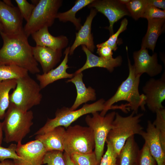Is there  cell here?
Here are the masks:
<instances>
[{"instance_id": "29", "label": "cell", "mask_w": 165, "mask_h": 165, "mask_svg": "<svg viewBox=\"0 0 165 165\" xmlns=\"http://www.w3.org/2000/svg\"><path fill=\"white\" fill-rule=\"evenodd\" d=\"M70 155L75 165H99L94 151L83 154L75 153Z\"/></svg>"}, {"instance_id": "42", "label": "cell", "mask_w": 165, "mask_h": 165, "mask_svg": "<svg viewBox=\"0 0 165 165\" xmlns=\"http://www.w3.org/2000/svg\"><path fill=\"white\" fill-rule=\"evenodd\" d=\"M2 130V123H1L0 121V146H1L3 140Z\"/></svg>"}, {"instance_id": "10", "label": "cell", "mask_w": 165, "mask_h": 165, "mask_svg": "<svg viewBox=\"0 0 165 165\" xmlns=\"http://www.w3.org/2000/svg\"><path fill=\"white\" fill-rule=\"evenodd\" d=\"M47 152L42 143L38 140L24 144L18 143L16 153L21 159L13 160V161L15 165H42Z\"/></svg>"}, {"instance_id": "1", "label": "cell", "mask_w": 165, "mask_h": 165, "mask_svg": "<svg viewBox=\"0 0 165 165\" xmlns=\"http://www.w3.org/2000/svg\"><path fill=\"white\" fill-rule=\"evenodd\" d=\"M0 34L3 45L0 49V65L13 64L24 68L32 74L40 72L32 53V47L24 31L15 35Z\"/></svg>"}, {"instance_id": "5", "label": "cell", "mask_w": 165, "mask_h": 165, "mask_svg": "<svg viewBox=\"0 0 165 165\" xmlns=\"http://www.w3.org/2000/svg\"><path fill=\"white\" fill-rule=\"evenodd\" d=\"M105 102L103 99H101L92 104H86L81 108L74 110L65 107L58 109L55 112V118L48 119L45 124L34 135L43 134L58 126L67 128L72 123L83 115L102 111Z\"/></svg>"}, {"instance_id": "26", "label": "cell", "mask_w": 165, "mask_h": 165, "mask_svg": "<svg viewBox=\"0 0 165 165\" xmlns=\"http://www.w3.org/2000/svg\"><path fill=\"white\" fill-rule=\"evenodd\" d=\"M16 85V80H7L0 81V119H4L6 111L9 106V93L14 90Z\"/></svg>"}, {"instance_id": "38", "label": "cell", "mask_w": 165, "mask_h": 165, "mask_svg": "<svg viewBox=\"0 0 165 165\" xmlns=\"http://www.w3.org/2000/svg\"><path fill=\"white\" fill-rule=\"evenodd\" d=\"M113 50L110 46H103L97 47V53L100 57L107 59L113 57Z\"/></svg>"}, {"instance_id": "7", "label": "cell", "mask_w": 165, "mask_h": 165, "mask_svg": "<svg viewBox=\"0 0 165 165\" xmlns=\"http://www.w3.org/2000/svg\"><path fill=\"white\" fill-rule=\"evenodd\" d=\"M39 86L29 75L16 80V85L9 95L10 103L24 111L39 105L42 95Z\"/></svg>"}, {"instance_id": "37", "label": "cell", "mask_w": 165, "mask_h": 165, "mask_svg": "<svg viewBox=\"0 0 165 165\" xmlns=\"http://www.w3.org/2000/svg\"><path fill=\"white\" fill-rule=\"evenodd\" d=\"M148 19L165 18V11L148 5L142 17Z\"/></svg>"}, {"instance_id": "32", "label": "cell", "mask_w": 165, "mask_h": 165, "mask_svg": "<svg viewBox=\"0 0 165 165\" xmlns=\"http://www.w3.org/2000/svg\"><path fill=\"white\" fill-rule=\"evenodd\" d=\"M63 152L58 150L47 152L44 156L42 164H46V165H65Z\"/></svg>"}, {"instance_id": "11", "label": "cell", "mask_w": 165, "mask_h": 165, "mask_svg": "<svg viewBox=\"0 0 165 165\" xmlns=\"http://www.w3.org/2000/svg\"><path fill=\"white\" fill-rule=\"evenodd\" d=\"M88 7L95 9L107 17L109 23L107 29L110 36L114 34V23L124 16H130L126 6L121 4L117 0H94Z\"/></svg>"}, {"instance_id": "41", "label": "cell", "mask_w": 165, "mask_h": 165, "mask_svg": "<svg viewBox=\"0 0 165 165\" xmlns=\"http://www.w3.org/2000/svg\"><path fill=\"white\" fill-rule=\"evenodd\" d=\"M0 165H15L14 161L8 159L5 160L0 163Z\"/></svg>"}, {"instance_id": "21", "label": "cell", "mask_w": 165, "mask_h": 165, "mask_svg": "<svg viewBox=\"0 0 165 165\" xmlns=\"http://www.w3.org/2000/svg\"><path fill=\"white\" fill-rule=\"evenodd\" d=\"M65 131L63 127L58 126L43 134L36 135L35 139L42 143L47 152L58 150L64 152Z\"/></svg>"}, {"instance_id": "28", "label": "cell", "mask_w": 165, "mask_h": 165, "mask_svg": "<svg viewBox=\"0 0 165 165\" xmlns=\"http://www.w3.org/2000/svg\"><path fill=\"white\" fill-rule=\"evenodd\" d=\"M148 5L147 0H132L125 6L130 16L137 20L142 17Z\"/></svg>"}, {"instance_id": "16", "label": "cell", "mask_w": 165, "mask_h": 165, "mask_svg": "<svg viewBox=\"0 0 165 165\" xmlns=\"http://www.w3.org/2000/svg\"><path fill=\"white\" fill-rule=\"evenodd\" d=\"M97 12L95 9L91 8L84 24L76 33L75 40L70 48L69 54L70 55H72L75 50L80 45H84L90 52H94L95 47L93 34L91 32V24Z\"/></svg>"}, {"instance_id": "22", "label": "cell", "mask_w": 165, "mask_h": 165, "mask_svg": "<svg viewBox=\"0 0 165 165\" xmlns=\"http://www.w3.org/2000/svg\"><path fill=\"white\" fill-rule=\"evenodd\" d=\"M83 76L82 72L74 74L72 78L66 81L67 82L73 83L75 86L77 91L75 100L70 108L71 110H75L82 104L89 101H95L96 99L95 90L91 87H86L83 81Z\"/></svg>"}, {"instance_id": "15", "label": "cell", "mask_w": 165, "mask_h": 165, "mask_svg": "<svg viewBox=\"0 0 165 165\" xmlns=\"http://www.w3.org/2000/svg\"><path fill=\"white\" fill-rule=\"evenodd\" d=\"M140 135L148 145L157 165H165V151L162 147L159 133L150 121H148L146 131L143 130Z\"/></svg>"}, {"instance_id": "34", "label": "cell", "mask_w": 165, "mask_h": 165, "mask_svg": "<svg viewBox=\"0 0 165 165\" xmlns=\"http://www.w3.org/2000/svg\"><path fill=\"white\" fill-rule=\"evenodd\" d=\"M107 143V149L103 156L99 165H118L117 163L118 155L115 152L112 145Z\"/></svg>"}, {"instance_id": "23", "label": "cell", "mask_w": 165, "mask_h": 165, "mask_svg": "<svg viewBox=\"0 0 165 165\" xmlns=\"http://www.w3.org/2000/svg\"><path fill=\"white\" fill-rule=\"evenodd\" d=\"M147 20V30L142 39L141 49H149L153 52L157 39L164 31L165 18H155Z\"/></svg>"}, {"instance_id": "36", "label": "cell", "mask_w": 165, "mask_h": 165, "mask_svg": "<svg viewBox=\"0 0 165 165\" xmlns=\"http://www.w3.org/2000/svg\"><path fill=\"white\" fill-rule=\"evenodd\" d=\"M16 148L17 145L13 144H11L7 148L0 146V161L2 162L8 159H21V157L16 153Z\"/></svg>"}, {"instance_id": "25", "label": "cell", "mask_w": 165, "mask_h": 165, "mask_svg": "<svg viewBox=\"0 0 165 165\" xmlns=\"http://www.w3.org/2000/svg\"><path fill=\"white\" fill-rule=\"evenodd\" d=\"M94 0H77L75 2L74 6L69 10L62 13H58L56 18L60 21L65 22L70 21L72 22L78 31L82 26L80 18L75 17L76 13L84 7L88 6Z\"/></svg>"}, {"instance_id": "2", "label": "cell", "mask_w": 165, "mask_h": 165, "mask_svg": "<svg viewBox=\"0 0 165 165\" xmlns=\"http://www.w3.org/2000/svg\"><path fill=\"white\" fill-rule=\"evenodd\" d=\"M129 69V75L127 79L123 81L118 88L113 96L105 101L103 110L100 114L104 116L107 111L113 109V104L122 101L128 102L126 104L128 110L131 109L135 114L138 108L145 110L146 97L144 94H140L138 87L141 76L136 75L133 65H132L128 57Z\"/></svg>"}, {"instance_id": "45", "label": "cell", "mask_w": 165, "mask_h": 165, "mask_svg": "<svg viewBox=\"0 0 165 165\" xmlns=\"http://www.w3.org/2000/svg\"><path fill=\"white\" fill-rule=\"evenodd\" d=\"M0 31L3 32V28L2 25L0 23Z\"/></svg>"}, {"instance_id": "9", "label": "cell", "mask_w": 165, "mask_h": 165, "mask_svg": "<svg viewBox=\"0 0 165 165\" xmlns=\"http://www.w3.org/2000/svg\"><path fill=\"white\" fill-rule=\"evenodd\" d=\"M116 114V112L113 111L102 116L96 112L92 113V116L87 115L85 118L86 124L93 132L95 144L94 152L99 164L103 156L107 137L112 128Z\"/></svg>"}, {"instance_id": "39", "label": "cell", "mask_w": 165, "mask_h": 165, "mask_svg": "<svg viewBox=\"0 0 165 165\" xmlns=\"http://www.w3.org/2000/svg\"><path fill=\"white\" fill-rule=\"evenodd\" d=\"M148 4L163 10H165V1L164 0H147Z\"/></svg>"}, {"instance_id": "20", "label": "cell", "mask_w": 165, "mask_h": 165, "mask_svg": "<svg viewBox=\"0 0 165 165\" xmlns=\"http://www.w3.org/2000/svg\"><path fill=\"white\" fill-rule=\"evenodd\" d=\"M48 28L44 27L32 33L31 35L36 45L48 47L55 50H61L66 47L68 39L65 36L55 37L49 32Z\"/></svg>"}, {"instance_id": "17", "label": "cell", "mask_w": 165, "mask_h": 165, "mask_svg": "<svg viewBox=\"0 0 165 165\" xmlns=\"http://www.w3.org/2000/svg\"><path fill=\"white\" fill-rule=\"evenodd\" d=\"M32 53L35 60L40 64L43 73L53 69L60 61L62 55L61 50L37 45L32 47Z\"/></svg>"}, {"instance_id": "27", "label": "cell", "mask_w": 165, "mask_h": 165, "mask_svg": "<svg viewBox=\"0 0 165 165\" xmlns=\"http://www.w3.org/2000/svg\"><path fill=\"white\" fill-rule=\"evenodd\" d=\"M28 75L26 69L16 65L11 64L0 65V81L17 79Z\"/></svg>"}, {"instance_id": "33", "label": "cell", "mask_w": 165, "mask_h": 165, "mask_svg": "<svg viewBox=\"0 0 165 165\" xmlns=\"http://www.w3.org/2000/svg\"><path fill=\"white\" fill-rule=\"evenodd\" d=\"M137 165H157L156 162L152 155L147 144L145 143L140 150L136 162Z\"/></svg>"}, {"instance_id": "43", "label": "cell", "mask_w": 165, "mask_h": 165, "mask_svg": "<svg viewBox=\"0 0 165 165\" xmlns=\"http://www.w3.org/2000/svg\"><path fill=\"white\" fill-rule=\"evenodd\" d=\"M117 1L120 3L124 5H126L130 1V0H118Z\"/></svg>"}, {"instance_id": "40", "label": "cell", "mask_w": 165, "mask_h": 165, "mask_svg": "<svg viewBox=\"0 0 165 165\" xmlns=\"http://www.w3.org/2000/svg\"><path fill=\"white\" fill-rule=\"evenodd\" d=\"M63 155L65 165H75L71 160L69 154L64 152Z\"/></svg>"}, {"instance_id": "18", "label": "cell", "mask_w": 165, "mask_h": 165, "mask_svg": "<svg viewBox=\"0 0 165 165\" xmlns=\"http://www.w3.org/2000/svg\"><path fill=\"white\" fill-rule=\"evenodd\" d=\"M70 47H67L64 52V58L60 64L55 69H53L46 73L37 74L36 79L39 82L41 89L57 80L66 78L71 79L74 74H69L67 71L69 68L67 64Z\"/></svg>"}, {"instance_id": "6", "label": "cell", "mask_w": 165, "mask_h": 165, "mask_svg": "<svg viewBox=\"0 0 165 165\" xmlns=\"http://www.w3.org/2000/svg\"><path fill=\"white\" fill-rule=\"evenodd\" d=\"M62 2L61 0L38 1L29 19L23 28L26 35L28 37L43 28L52 26Z\"/></svg>"}, {"instance_id": "31", "label": "cell", "mask_w": 165, "mask_h": 165, "mask_svg": "<svg viewBox=\"0 0 165 165\" xmlns=\"http://www.w3.org/2000/svg\"><path fill=\"white\" fill-rule=\"evenodd\" d=\"M128 21L126 18L124 19L121 22L120 26L118 31L115 33L110 36L109 38L106 41L97 44V47L108 46L111 47L114 51L117 49V43L118 37L120 34L125 30L127 28Z\"/></svg>"}, {"instance_id": "44", "label": "cell", "mask_w": 165, "mask_h": 165, "mask_svg": "<svg viewBox=\"0 0 165 165\" xmlns=\"http://www.w3.org/2000/svg\"><path fill=\"white\" fill-rule=\"evenodd\" d=\"M7 5L10 6H13V5L11 3V2L10 0H3V1Z\"/></svg>"}, {"instance_id": "13", "label": "cell", "mask_w": 165, "mask_h": 165, "mask_svg": "<svg viewBox=\"0 0 165 165\" xmlns=\"http://www.w3.org/2000/svg\"><path fill=\"white\" fill-rule=\"evenodd\" d=\"M23 19L18 8L8 6L0 0V23L3 32L13 35L23 31Z\"/></svg>"}, {"instance_id": "30", "label": "cell", "mask_w": 165, "mask_h": 165, "mask_svg": "<svg viewBox=\"0 0 165 165\" xmlns=\"http://www.w3.org/2000/svg\"><path fill=\"white\" fill-rule=\"evenodd\" d=\"M155 113L156 119L152 123L159 132L162 147L165 151V109L158 110Z\"/></svg>"}, {"instance_id": "35", "label": "cell", "mask_w": 165, "mask_h": 165, "mask_svg": "<svg viewBox=\"0 0 165 165\" xmlns=\"http://www.w3.org/2000/svg\"><path fill=\"white\" fill-rule=\"evenodd\" d=\"M15 1L23 18L27 22L30 17L35 5L29 3L26 0Z\"/></svg>"}, {"instance_id": "3", "label": "cell", "mask_w": 165, "mask_h": 165, "mask_svg": "<svg viewBox=\"0 0 165 165\" xmlns=\"http://www.w3.org/2000/svg\"><path fill=\"white\" fill-rule=\"evenodd\" d=\"M7 109L2 123L5 133L3 140L7 143H21L33 124V113L31 110L24 111L10 102Z\"/></svg>"}, {"instance_id": "8", "label": "cell", "mask_w": 165, "mask_h": 165, "mask_svg": "<svg viewBox=\"0 0 165 165\" xmlns=\"http://www.w3.org/2000/svg\"><path fill=\"white\" fill-rule=\"evenodd\" d=\"M67 129L64 140V152L70 155L93 151L95 144L91 128L76 125L70 126Z\"/></svg>"}, {"instance_id": "12", "label": "cell", "mask_w": 165, "mask_h": 165, "mask_svg": "<svg viewBox=\"0 0 165 165\" xmlns=\"http://www.w3.org/2000/svg\"><path fill=\"white\" fill-rule=\"evenodd\" d=\"M165 74L156 79L151 78L147 82L142 88L146 97L145 103L148 109L155 113L164 108L162 103L165 99Z\"/></svg>"}, {"instance_id": "14", "label": "cell", "mask_w": 165, "mask_h": 165, "mask_svg": "<svg viewBox=\"0 0 165 165\" xmlns=\"http://www.w3.org/2000/svg\"><path fill=\"white\" fill-rule=\"evenodd\" d=\"M135 74L141 76L146 73L153 77L160 74L162 70V65L158 62L157 55L156 53L152 56L148 53L146 49H141L133 53Z\"/></svg>"}, {"instance_id": "24", "label": "cell", "mask_w": 165, "mask_h": 165, "mask_svg": "<svg viewBox=\"0 0 165 165\" xmlns=\"http://www.w3.org/2000/svg\"><path fill=\"white\" fill-rule=\"evenodd\" d=\"M139 151L134 135L130 137L126 141L118 155L119 165H134L136 163Z\"/></svg>"}, {"instance_id": "19", "label": "cell", "mask_w": 165, "mask_h": 165, "mask_svg": "<svg viewBox=\"0 0 165 165\" xmlns=\"http://www.w3.org/2000/svg\"><path fill=\"white\" fill-rule=\"evenodd\" d=\"M82 47L86 54V61L82 67L74 73L75 74L82 72L86 69L94 67L105 68L111 72L115 68L120 66L122 64V58L120 56L115 58L106 59L94 54L84 45H82Z\"/></svg>"}, {"instance_id": "46", "label": "cell", "mask_w": 165, "mask_h": 165, "mask_svg": "<svg viewBox=\"0 0 165 165\" xmlns=\"http://www.w3.org/2000/svg\"><path fill=\"white\" fill-rule=\"evenodd\" d=\"M134 165H137V164H136H136H135Z\"/></svg>"}, {"instance_id": "4", "label": "cell", "mask_w": 165, "mask_h": 165, "mask_svg": "<svg viewBox=\"0 0 165 165\" xmlns=\"http://www.w3.org/2000/svg\"><path fill=\"white\" fill-rule=\"evenodd\" d=\"M135 114L133 111L130 115L124 117L116 112L106 142L112 145L118 156L127 139L135 134L140 135L143 131V127L139 123L143 114Z\"/></svg>"}]
</instances>
